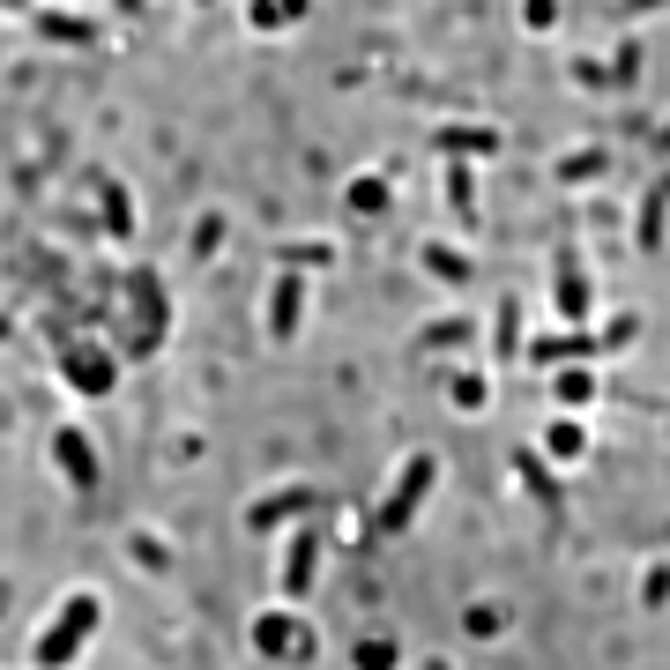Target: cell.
<instances>
[{
  "label": "cell",
  "instance_id": "obj_1",
  "mask_svg": "<svg viewBox=\"0 0 670 670\" xmlns=\"http://www.w3.org/2000/svg\"><path fill=\"white\" fill-rule=\"evenodd\" d=\"M432 454H410V462H402V477H396V492L380 499V514H372V529H380V537H402V529H410V521H418V507L424 499H432Z\"/></svg>",
  "mask_w": 670,
  "mask_h": 670
},
{
  "label": "cell",
  "instance_id": "obj_2",
  "mask_svg": "<svg viewBox=\"0 0 670 670\" xmlns=\"http://www.w3.org/2000/svg\"><path fill=\"white\" fill-rule=\"evenodd\" d=\"M98 633V596H68V611L46 626V641H38V663L46 670H68L74 663V648Z\"/></svg>",
  "mask_w": 670,
  "mask_h": 670
},
{
  "label": "cell",
  "instance_id": "obj_3",
  "mask_svg": "<svg viewBox=\"0 0 670 670\" xmlns=\"http://www.w3.org/2000/svg\"><path fill=\"white\" fill-rule=\"evenodd\" d=\"M321 544H328V529H321V521H306V529L291 537V551H283V596H306V589H313Z\"/></svg>",
  "mask_w": 670,
  "mask_h": 670
},
{
  "label": "cell",
  "instance_id": "obj_4",
  "mask_svg": "<svg viewBox=\"0 0 670 670\" xmlns=\"http://www.w3.org/2000/svg\"><path fill=\"white\" fill-rule=\"evenodd\" d=\"M164 321H172V306H164V283H157V276H134V336H142V350L164 343Z\"/></svg>",
  "mask_w": 670,
  "mask_h": 670
},
{
  "label": "cell",
  "instance_id": "obj_5",
  "mask_svg": "<svg viewBox=\"0 0 670 670\" xmlns=\"http://www.w3.org/2000/svg\"><path fill=\"white\" fill-rule=\"evenodd\" d=\"M253 648H276L283 663H306V656H313V633L298 619H283V611H269V619L253 626Z\"/></svg>",
  "mask_w": 670,
  "mask_h": 670
},
{
  "label": "cell",
  "instance_id": "obj_6",
  "mask_svg": "<svg viewBox=\"0 0 670 670\" xmlns=\"http://www.w3.org/2000/svg\"><path fill=\"white\" fill-rule=\"evenodd\" d=\"M298 321H306V283H298V276H276V291H269V336H276V343H291Z\"/></svg>",
  "mask_w": 670,
  "mask_h": 670
},
{
  "label": "cell",
  "instance_id": "obj_7",
  "mask_svg": "<svg viewBox=\"0 0 670 670\" xmlns=\"http://www.w3.org/2000/svg\"><path fill=\"white\" fill-rule=\"evenodd\" d=\"M52 454H60V470H68V484H74V492H98V447L82 440L74 424L60 432V440H52Z\"/></svg>",
  "mask_w": 670,
  "mask_h": 670
},
{
  "label": "cell",
  "instance_id": "obj_8",
  "mask_svg": "<svg viewBox=\"0 0 670 670\" xmlns=\"http://www.w3.org/2000/svg\"><path fill=\"white\" fill-rule=\"evenodd\" d=\"M567 321H589V269H581V253H559V298H551Z\"/></svg>",
  "mask_w": 670,
  "mask_h": 670
},
{
  "label": "cell",
  "instance_id": "obj_9",
  "mask_svg": "<svg viewBox=\"0 0 670 670\" xmlns=\"http://www.w3.org/2000/svg\"><path fill=\"white\" fill-rule=\"evenodd\" d=\"M313 507H321V492H313V484H291V492H276V499H261V507H247V521H253V529H269V521L313 514Z\"/></svg>",
  "mask_w": 670,
  "mask_h": 670
},
{
  "label": "cell",
  "instance_id": "obj_10",
  "mask_svg": "<svg viewBox=\"0 0 670 670\" xmlns=\"http://www.w3.org/2000/svg\"><path fill=\"white\" fill-rule=\"evenodd\" d=\"M60 366H68V380H74V388H82V396H104V388H112V380H120V372H112V358H104V350H68V358H60Z\"/></svg>",
  "mask_w": 670,
  "mask_h": 670
},
{
  "label": "cell",
  "instance_id": "obj_11",
  "mask_svg": "<svg viewBox=\"0 0 670 670\" xmlns=\"http://www.w3.org/2000/svg\"><path fill=\"white\" fill-rule=\"evenodd\" d=\"M596 350H603V336H581V328H567V336L529 343V358H537V366H567V358H596Z\"/></svg>",
  "mask_w": 670,
  "mask_h": 670
},
{
  "label": "cell",
  "instance_id": "obj_12",
  "mask_svg": "<svg viewBox=\"0 0 670 670\" xmlns=\"http://www.w3.org/2000/svg\"><path fill=\"white\" fill-rule=\"evenodd\" d=\"M440 149H447V157H492L499 134H492V127H440Z\"/></svg>",
  "mask_w": 670,
  "mask_h": 670
},
{
  "label": "cell",
  "instance_id": "obj_13",
  "mask_svg": "<svg viewBox=\"0 0 670 670\" xmlns=\"http://www.w3.org/2000/svg\"><path fill=\"white\" fill-rule=\"evenodd\" d=\"M388 201H396V187H388V179H380V172H366V179H358V187H350V209H358V217H380Z\"/></svg>",
  "mask_w": 670,
  "mask_h": 670
},
{
  "label": "cell",
  "instance_id": "obj_14",
  "mask_svg": "<svg viewBox=\"0 0 670 670\" xmlns=\"http://www.w3.org/2000/svg\"><path fill=\"white\" fill-rule=\"evenodd\" d=\"M581 447H589V432H581V424H573V418H559V424H551V432H544V454H559V462H573Z\"/></svg>",
  "mask_w": 670,
  "mask_h": 670
},
{
  "label": "cell",
  "instance_id": "obj_15",
  "mask_svg": "<svg viewBox=\"0 0 670 670\" xmlns=\"http://www.w3.org/2000/svg\"><path fill=\"white\" fill-rule=\"evenodd\" d=\"M306 16V0H253V30H283Z\"/></svg>",
  "mask_w": 670,
  "mask_h": 670
},
{
  "label": "cell",
  "instance_id": "obj_16",
  "mask_svg": "<svg viewBox=\"0 0 670 670\" xmlns=\"http://www.w3.org/2000/svg\"><path fill=\"white\" fill-rule=\"evenodd\" d=\"M424 269L447 276V283H470V253H447V247H424Z\"/></svg>",
  "mask_w": 670,
  "mask_h": 670
},
{
  "label": "cell",
  "instance_id": "obj_17",
  "mask_svg": "<svg viewBox=\"0 0 670 670\" xmlns=\"http://www.w3.org/2000/svg\"><path fill=\"white\" fill-rule=\"evenodd\" d=\"M492 343H499V358H507V350H521V306H514V298L499 306V321H492Z\"/></svg>",
  "mask_w": 670,
  "mask_h": 670
},
{
  "label": "cell",
  "instance_id": "obj_18",
  "mask_svg": "<svg viewBox=\"0 0 670 670\" xmlns=\"http://www.w3.org/2000/svg\"><path fill=\"white\" fill-rule=\"evenodd\" d=\"M396 663H402L396 641H380V633H372V641H358V670H396Z\"/></svg>",
  "mask_w": 670,
  "mask_h": 670
},
{
  "label": "cell",
  "instance_id": "obj_19",
  "mask_svg": "<svg viewBox=\"0 0 670 670\" xmlns=\"http://www.w3.org/2000/svg\"><path fill=\"white\" fill-rule=\"evenodd\" d=\"M521 477H529V492L544 499V507H559V484H551V477H544V454H537V447L521 454Z\"/></svg>",
  "mask_w": 670,
  "mask_h": 670
},
{
  "label": "cell",
  "instance_id": "obj_20",
  "mask_svg": "<svg viewBox=\"0 0 670 670\" xmlns=\"http://www.w3.org/2000/svg\"><path fill=\"white\" fill-rule=\"evenodd\" d=\"M596 172H611V157H603V149H581V157H559V179H596Z\"/></svg>",
  "mask_w": 670,
  "mask_h": 670
},
{
  "label": "cell",
  "instance_id": "obj_21",
  "mask_svg": "<svg viewBox=\"0 0 670 670\" xmlns=\"http://www.w3.org/2000/svg\"><path fill=\"white\" fill-rule=\"evenodd\" d=\"M589 396H596V372H581V366L567 372L559 366V402H589Z\"/></svg>",
  "mask_w": 670,
  "mask_h": 670
},
{
  "label": "cell",
  "instance_id": "obj_22",
  "mask_svg": "<svg viewBox=\"0 0 670 670\" xmlns=\"http://www.w3.org/2000/svg\"><path fill=\"white\" fill-rule=\"evenodd\" d=\"M663 187H656V194H648V209H641V247H656V239H663Z\"/></svg>",
  "mask_w": 670,
  "mask_h": 670
},
{
  "label": "cell",
  "instance_id": "obj_23",
  "mask_svg": "<svg viewBox=\"0 0 670 670\" xmlns=\"http://www.w3.org/2000/svg\"><path fill=\"white\" fill-rule=\"evenodd\" d=\"M46 30H52V38H68V46H90V38H98V30L74 23V16H46Z\"/></svg>",
  "mask_w": 670,
  "mask_h": 670
},
{
  "label": "cell",
  "instance_id": "obj_24",
  "mask_svg": "<svg viewBox=\"0 0 670 670\" xmlns=\"http://www.w3.org/2000/svg\"><path fill=\"white\" fill-rule=\"evenodd\" d=\"M98 201H104V217H112V231H127V201H120L112 179H98Z\"/></svg>",
  "mask_w": 670,
  "mask_h": 670
},
{
  "label": "cell",
  "instance_id": "obj_25",
  "mask_svg": "<svg viewBox=\"0 0 670 670\" xmlns=\"http://www.w3.org/2000/svg\"><path fill=\"white\" fill-rule=\"evenodd\" d=\"M454 402H470V410H477V402H484V380H477V372H462V380H454Z\"/></svg>",
  "mask_w": 670,
  "mask_h": 670
},
{
  "label": "cell",
  "instance_id": "obj_26",
  "mask_svg": "<svg viewBox=\"0 0 670 670\" xmlns=\"http://www.w3.org/2000/svg\"><path fill=\"white\" fill-rule=\"evenodd\" d=\"M217 231H223L217 217H201V223H194V253H217Z\"/></svg>",
  "mask_w": 670,
  "mask_h": 670
},
{
  "label": "cell",
  "instance_id": "obj_27",
  "mask_svg": "<svg viewBox=\"0 0 670 670\" xmlns=\"http://www.w3.org/2000/svg\"><path fill=\"white\" fill-rule=\"evenodd\" d=\"M626 8H633V16H656V8H670V0H626Z\"/></svg>",
  "mask_w": 670,
  "mask_h": 670
},
{
  "label": "cell",
  "instance_id": "obj_28",
  "mask_svg": "<svg viewBox=\"0 0 670 670\" xmlns=\"http://www.w3.org/2000/svg\"><path fill=\"white\" fill-rule=\"evenodd\" d=\"M112 8H127V16H134V8H142V0H112Z\"/></svg>",
  "mask_w": 670,
  "mask_h": 670
},
{
  "label": "cell",
  "instance_id": "obj_29",
  "mask_svg": "<svg viewBox=\"0 0 670 670\" xmlns=\"http://www.w3.org/2000/svg\"><path fill=\"white\" fill-rule=\"evenodd\" d=\"M663 149H670V127H663Z\"/></svg>",
  "mask_w": 670,
  "mask_h": 670
},
{
  "label": "cell",
  "instance_id": "obj_30",
  "mask_svg": "<svg viewBox=\"0 0 670 670\" xmlns=\"http://www.w3.org/2000/svg\"><path fill=\"white\" fill-rule=\"evenodd\" d=\"M16 8H23V0H16Z\"/></svg>",
  "mask_w": 670,
  "mask_h": 670
},
{
  "label": "cell",
  "instance_id": "obj_31",
  "mask_svg": "<svg viewBox=\"0 0 670 670\" xmlns=\"http://www.w3.org/2000/svg\"><path fill=\"white\" fill-rule=\"evenodd\" d=\"M0 328H8V321H0Z\"/></svg>",
  "mask_w": 670,
  "mask_h": 670
}]
</instances>
